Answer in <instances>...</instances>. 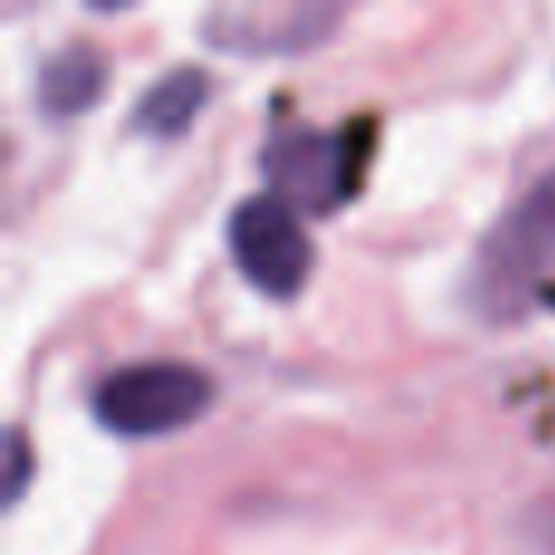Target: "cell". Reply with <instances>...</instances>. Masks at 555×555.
Wrapping results in <instances>:
<instances>
[{"label": "cell", "mask_w": 555, "mask_h": 555, "mask_svg": "<svg viewBox=\"0 0 555 555\" xmlns=\"http://www.w3.org/2000/svg\"><path fill=\"white\" fill-rule=\"evenodd\" d=\"M29 488V439L20 424L5 429V507H15Z\"/></svg>", "instance_id": "cell-8"}, {"label": "cell", "mask_w": 555, "mask_h": 555, "mask_svg": "<svg viewBox=\"0 0 555 555\" xmlns=\"http://www.w3.org/2000/svg\"><path fill=\"white\" fill-rule=\"evenodd\" d=\"M103 88H107L103 54H98V49H88V44H68V49H59L44 68H39L35 98H39V107H44L49 117H59V122H64V117L88 113V107L103 98Z\"/></svg>", "instance_id": "cell-6"}, {"label": "cell", "mask_w": 555, "mask_h": 555, "mask_svg": "<svg viewBox=\"0 0 555 555\" xmlns=\"http://www.w3.org/2000/svg\"><path fill=\"white\" fill-rule=\"evenodd\" d=\"M346 5L336 0H234V5L205 10L201 35L205 44L244 59H287L326 44Z\"/></svg>", "instance_id": "cell-3"}, {"label": "cell", "mask_w": 555, "mask_h": 555, "mask_svg": "<svg viewBox=\"0 0 555 555\" xmlns=\"http://www.w3.org/2000/svg\"><path fill=\"white\" fill-rule=\"evenodd\" d=\"M230 249L244 278L269 297H293L312 269V244H307L293 205L278 195H254L230 215Z\"/></svg>", "instance_id": "cell-4"}, {"label": "cell", "mask_w": 555, "mask_h": 555, "mask_svg": "<svg viewBox=\"0 0 555 555\" xmlns=\"http://www.w3.org/2000/svg\"><path fill=\"white\" fill-rule=\"evenodd\" d=\"M215 400V380L201 365L181 361H142L103 375L93 390V414L103 429L122 439H152L171 434L181 424L201 420Z\"/></svg>", "instance_id": "cell-2"}, {"label": "cell", "mask_w": 555, "mask_h": 555, "mask_svg": "<svg viewBox=\"0 0 555 555\" xmlns=\"http://www.w3.org/2000/svg\"><path fill=\"white\" fill-rule=\"evenodd\" d=\"M555 263V171L541 176L488 234L468 269V307L482 322H517Z\"/></svg>", "instance_id": "cell-1"}, {"label": "cell", "mask_w": 555, "mask_h": 555, "mask_svg": "<svg viewBox=\"0 0 555 555\" xmlns=\"http://www.w3.org/2000/svg\"><path fill=\"white\" fill-rule=\"evenodd\" d=\"M205 98H210V74H201V68H171L166 78H156L152 88H146L142 98H137L132 107V132L142 137H181L185 127L201 117Z\"/></svg>", "instance_id": "cell-7"}, {"label": "cell", "mask_w": 555, "mask_h": 555, "mask_svg": "<svg viewBox=\"0 0 555 555\" xmlns=\"http://www.w3.org/2000/svg\"><path fill=\"white\" fill-rule=\"evenodd\" d=\"M263 176L278 201H293L302 210H332L346 191L341 142L317 127H283L263 146Z\"/></svg>", "instance_id": "cell-5"}, {"label": "cell", "mask_w": 555, "mask_h": 555, "mask_svg": "<svg viewBox=\"0 0 555 555\" xmlns=\"http://www.w3.org/2000/svg\"><path fill=\"white\" fill-rule=\"evenodd\" d=\"M521 541L531 555H555V498H537L521 512Z\"/></svg>", "instance_id": "cell-9"}]
</instances>
